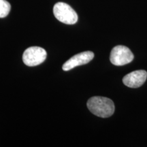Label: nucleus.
<instances>
[{"label": "nucleus", "instance_id": "obj_1", "mask_svg": "<svg viewBox=\"0 0 147 147\" xmlns=\"http://www.w3.org/2000/svg\"><path fill=\"white\" fill-rule=\"evenodd\" d=\"M87 107L91 113L102 118L111 117L115 112V104L113 102L105 97H91L87 102Z\"/></svg>", "mask_w": 147, "mask_h": 147}, {"label": "nucleus", "instance_id": "obj_2", "mask_svg": "<svg viewBox=\"0 0 147 147\" xmlns=\"http://www.w3.org/2000/svg\"><path fill=\"white\" fill-rule=\"evenodd\" d=\"M53 13L55 18L67 25H74L78 21V15L70 5L63 2H58L54 5Z\"/></svg>", "mask_w": 147, "mask_h": 147}, {"label": "nucleus", "instance_id": "obj_3", "mask_svg": "<svg viewBox=\"0 0 147 147\" xmlns=\"http://www.w3.org/2000/svg\"><path fill=\"white\" fill-rule=\"evenodd\" d=\"M47 53L45 49L39 47H32L25 51L23 55L24 63L27 66H36L45 61Z\"/></svg>", "mask_w": 147, "mask_h": 147}, {"label": "nucleus", "instance_id": "obj_4", "mask_svg": "<svg viewBox=\"0 0 147 147\" xmlns=\"http://www.w3.org/2000/svg\"><path fill=\"white\" fill-rule=\"evenodd\" d=\"M134 55L127 47L119 45L114 47L110 53V60L115 65H124L131 62L134 59Z\"/></svg>", "mask_w": 147, "mask_h": 147}, {"label": "nucleus", "instance_id": "obj_5", "mask_svg": "<svg viewBox=\"0 0 147 147\" xmlns=\"http://www.w3.org/2000/svg\"><path fill=\"white\" fill-rule=\"evenodd\" d=\"M93 57H94V54L91 51L80 53L74 55L68 61H67L63 65V69L64 71H68L77 66L87 64L91 61Z\"/></svg>", "mask_w": 147, "mask_h": 147}, {"label": "nucleus", "instance_id": "obj_6", "mask_svg": "<svg viewBox=\"0 0 147 147\" xmlns=\"http://www.w3.org/2000/svg\"><path fill=\"white\" fill-rule=\"evenodd\" d=\"M147 72L145 70H136L129 73L123 78V82L127 87L138 88L146 81Z\"/></svg>", "mask_w": 147, "mask_h": 147}, {"label": "nucleus", "instance_id": "obj_7", "mask_svg": "<svg viewBox=\"0 0 147 147\" xmlns=\"http://www.w3.org/2000/svg\"><path fill=\"white\" fill-rule=\"evenodd\" d=\"M11 5L5 0H0V18H5L8 15L10 11Z\"/></svg>", "mask_w": 147, "mask_h": 147}]
</instances>
